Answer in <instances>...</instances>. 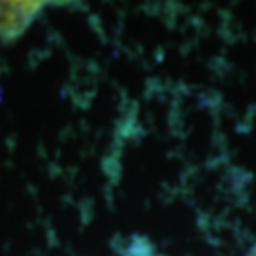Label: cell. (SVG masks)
I'll return each mask as SVG.
<instances>
[{"label": "cell", "instance_id": "1", "mask_svg": "<svg viewBox=\"0 0 256 256\" xmlns=\"http://www.w3.org/2000/svg\"><path fill=\"white\" fill-rule=\"evenodd\" d=\"M44 6L46 2H0V40L21 36Z\"/></svg>", "mask_w": 256, "mask_h": 256}]
</instances>
